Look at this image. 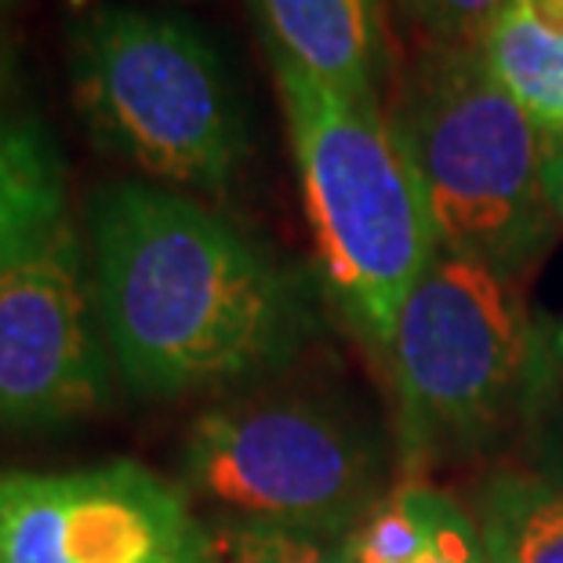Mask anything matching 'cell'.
Masks as SVG:
<instances>
[{
  "label": "cell",
  "mask_w": 563,
  "mask_h": 563,
  "mask_svg": "<svg viewBox=\"0 0 563 563\" xmlns=\"http://www.w3.org/2000/svg\"><path fill=\"white\" fill-rule=\"evenodd\" d=\"M556 353H560V361H563V323H560V331H556Z\"/></svg>",
  "instance_id": "20"
},
{
  "label": "cell",
  "mask_w": 563,
  "mask_h": 563,
  "mask_svg": "<svg viewBox=\"0 0 563 563\" xmlns=\"http://www.w3.org/2000/svg\"><path fill=\"white\" fill-rule=\"evenodd\" d=\"M481 55L509 99L545 131L563 135V33L509 0L481 44Z\"/></svg>",
  "instance_id": "12"
},
{
  "label": "cell",
  "mask_w": 563,
  "mask_h": 563,
  "mask_svg": "<svg viewBox=\"0 0 563 563\" xmlns=\"http://www.w3.org/2000/svg\"><path fill=\"white\" fill-rule=\"evenodd\" d=\"M106 350L142 397H189L280 371L309 313L291 273L178 189L117 183L88 208Z\"/></svg>",
  "instance_id": "1"
},
{
  "label": "cell",
  "mask_w": 563,
  "mask_h": 563,
  "mask_svg": "<svg viewBox=\"0 0 563 563\" xmlns=\"http://www.w3.org/2000/svg\"><path fill=\"white\" fill-rule=\"evenodd\" d=\"M63 222H69L63 157L0 52V262L52 236Z\"/></svg>",
  "instance_id": "10"
},
{
  "label": "cell",
  "mask_w": 563,
  "mask_h": 563,
  "mask_svg": "<svg viewBox=\"0 0 563 563\" xmlns=\"http://www.w3.org/2000/svg\"><path fill=\"white\" fill-rule=\"evenodd\" d=\"M542 476L563 487V397L538 407L534 429V465Z\"/></svg>",
  "instance_id": "17"
},
{
  "label": "cell",
  "mask_w": 563,
  "mask_h": 563,
  "mask_svg": "<svg viewBox=\"0 0 563 563\" xmlns=\"http://www.w3.org/2000/svg\"><path fill=\"white\" fill-rule=\"evenodd\" d=\"M415 563H487L481 527L470 506L448 490L433 487V527H429V545Z\"/></svg>",
  "instance_id": "16"
},
{
  "label": "cell",
  "mask_w": 563,
  "mask_h": 563,
  "mask_svg": "<svg viewBox=\"0 0 563 563\" xmlns=\"http://www.w3.org/2000/svg\"><path fill=\"white\" fill-rule=\"evenodd\" d=\"M69 91L88 135L142 175L230 189L247 124L219 47L167 11L102 4L69 30Z\"/></svg>",
  "instance_id": "5"
},
{
  "label": "cell",
  "mask_w": 563,
  "mask_h": 563,
  "mask_svg": "<svg viewBox=\"0 0 563 563\" xmlns=\"http://www.w3.org/2000/svg\"><path fill=\"white\" fill-rule=\"evenodd\" d=\"M106 334L77 230L63 222L0 262V429H44L99 411Z\"/></svg>",
  "instance_id": "8"
},
{
  "label": "cell",
  "mask_w": 563,
  "mask_h": 563,
  "mask_svg": "<svg viewBox=\"0 0 563 563\" xmlns=\"http://www.w3.org/2000/svg\"><path fill=\"white\" fill-rule=\"evenodd\" d=\"M407 473L498 443L549 397L520 280L440 251L386 345Z\"/></svg>",
  "instance_id": "4"
},
{
  "label": "cell",
  "mask_w": 563,
  "mask_h": 563,
  "mask_svg": "<svg viewBox=\"0 0 563 563\" xmlns=\"http://www.w3.org/2000/svg\"><path fill=\"white\" fill-rule=\"evenodd\" d=\"M545 186L563 219V135H545Z\"/></svg>",
  "instance_id": "18"
},
{
  "label": "cell",
  "mask_w": 563,
  "mask_h": 563,
  "mask_svg": "<svg viewBox=\"0 0 563 563\" xmlns=\"http://www.w3.org/2000/svg\"><path fill=\"white\" fill-rule=\"evenodd\" d=\"M269 55L323 88L378 106L386 69L382 0H251Z\"/></svg>",
  "instance_id": "9"
},
{
  "label": "cell",
  "mask_w": 563,
  "mask_h": 563,
  "mask_svg": "<svg viewBox=\"0 0 563 563\" xmlns=\"http://www.w3.org/2000/svg\"><path fill=\"white\" fill-rule=\"evenodd\" d=\"M400 15L422 33L426 44L476 47L498 22L509 0H393Z\"/></svg>",
  "instance_id": "15"
},
{
  "label": "cell",
  "mask_w": 563,
  "mask_h": 563,
  "mask_svg": "<svg viewBox=\"0 0 563 563\" xmlns=\"http://www.w3.org/2000/svg\"><path fill=\"white\" fill-rule=\"evenodd\" d=\"M69 4H74V8H88V0H69Z\"/></svg>",
  "instance_id": "21"
},
{
  "label": "cell",
  "mask_w": 563,
  "mask_h": 563,
  "mask_svg": "<svg viewBox=\"0 0 563 563\" xmlns=\"http://www.w3.org/2000/svg\"><path fill=\"white\" fill-rule=\"evenodd\" d=\"M429 527H433V487L407 481L393 487L345 534L342 563H415L429 545Z\"/></svg>",
  "instance_id": "13"
},
{
  "label": "cell",
  "mask_w": 563,
  "mask_h": 563,
  "mask_svg": "<svg viewBox=\"0 0 563 563\" xmlns=\"http://www.w3.org/2000/svg\"><path fill=\"white\" fill-rule=\"evenodd\" d=\"M389 124L418 172L440 251L527 277L556 230L545 131L490 77L484 55L426 44L404 69Z\"/></svg>",
  "instance_id": "3"
},
{
  "label": "cell",
  "mask_w": 563,
  "mask_h": 563,
  "mask_svg": "<svg viewBox=\"0 0 563 563\" xmlns=\"http://www.w3.org/2000/svg\"><path fill=\"white\" fill-rule=\"evenodd\" d=\"M273 77L320 273L353 328L386 350L440 255L418 172L382 106L345 99L280 58Z\"/></svg>",
  "instance_id": "2"
},
{
  "label": "cell",
  "mask_w": 563,
  "mask_h": 563,
  "mask_svg": "<svg viewBox=\"0 0 563 563\" xmlns=\"http://www.w3.org/2000/svg\"><path fill=\"white\" fill-rule=\"evenodd\" d=\"M183 487L139 462L0 473V563H200Z\"/></svg>",
  "instance_id": "7"
},
{
  "label": "cell",
  "mask_w": 563,
  "mask_h": 563,
  "mask_svg": "<svg viewBox=\"0 0 563 563\" xmlns=\"http://www.w3.org/2000/svg\"><path fill=\"white\" fill-rule=\"evenodd\" d=\"M183 481L236 520L331 542L386 490V451L342 404L251 393L203 411L183 440Z\"/></svg>",
  "instance_id": "6"
},
{
  "label": "cell",
  "mask_w": 563,
  "mask_h": 563,
  "mask_svg": "<svg viewBox=\"0 0 563 563\" xmlns=\"http://www.w3.org/2000/svg\"><path fill=\"white\" fill-rule=\"evenodd\" d=\"M473 517L487 563H563V487L538 470H495Z\"/></svg>",
  "instance_id": "11"
},
{
  "label": "cell",
  "mask_w": 563,
  "mask_h": 563,
  "mask_svg": "<svg viewBox=\"0 0 563 563\" xmlns=\"http://www.w3.org/2000/svg\"><path fill=\"white\" fill-rule=\"evenodd\" d=\"M517 4L531 11L534 19H542L545 26L563 33V0H517Z\"/></svg>",
  "instance_id": "19"
},
{
  "label": "cell",
  "mask_w": 563,
  "mask_h": 563,
  "mask_svg": "<svg viewBox=\"0 0 563 563\" xmlns=\"http://www.w3.org/2000/svg\"><path fill=\"white\" fill-rule=\"evenodd\" d=\"M200 563H342V549L313 534H298L287 527L225 520L203 527Z\"/></svg>",
  "instance_id": "14"
}]
</instances>
